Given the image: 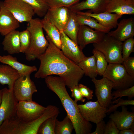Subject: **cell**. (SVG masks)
<instances>
[{
	"label": "cell",
	"instance_id": "obj_18",
	"mask_svg": "<svg viewBox=\"0 0 134 134\" xmlns=\"http://www.w3.org/2000/svg\"><path fill=\"white\" fill-rule=\"evenodd\" d=\"M114 31L107 34L118 40L122 42L134 35V19L133 18L124 19L117 24Z\"/></svg>",
	"mask_w": 134,
	"mask_h": 134
},
{
	"label": "cell",
	"instance_id": "obj_26",
	"mask_svg": "<svg viewBox=\"0 0 134 134\" xmlns=\"http://www.w3.org/2000/svg\"><path fill=\"white\" fill-rule=\"evenodd\" d=\"M86 76L92 79L96 78L98 75L96 61L93 55L86 57L78 64Z\"/></svg>",
	"mask_w": 134,
	"mask_h": 134
},
{
	"label": "cell",
	"instance_id": "obj_19",
	"mask_svg": "<svg viewBox=\"0 0 134 134\" xmlns=\"http://www.w3.org/2000/svg\"><path fill=\"white\" fill-rule=\"evenodd\" d=\"M105 12L121 15L134 14V0H108Z\"/></svg>",
	"mask_w": 134,
	"mask_h": 134
},
{
	"label": "cell",
	"instance_id": "obj_4",
	"mask_svg": "<svg viewBox=\"0 0 134 134\" xmlns=\"http://www.w3.org/2000/svg\"><path fill=\"white\" fill-rule=\"evenodd\" d=\"M27 29L30 32L31 39L30 46L25 53L26 59L29 61L38 59L49 44L44 35L41 20L38 18L32 19L28 22Z\"/></svg>",
	"mask_w": 134,
	"mask_h": 134
},
{
	"label": "cell",
	"instance_id": "obj_13",
	"mask_svg": "<svg viewBox=\"0 0 134 134\" xmlns=\"http://www.w3.org/2000/svg\"><path fill=\"white\" fill-rule=\"evenodd\" d=\"M60 32L62 43L61 49L62 52L67 57L78 64L86 57L82 50L63 31Z\"/></svg>",
	"mask_w": 134,
	"mask_h": 134
},
{
	"label": "cell",
	"instance_id": "obj_16",
	"mask_svg": "<svg viewBox=\"0 0 134 134\" xmlns=\"http://www.w3.org/2000/svg\"><path fill=\"white\" fill-rule=\"evenodd\" d=\"M121 111H115L109 117L119 130L130 129L134 131V112H130L125 106H122Z\"/></svg>",
	"mask_w": 134,
	"mask_h": 134
},
{
	"label": "cell",
	"instance_id": "obj_31",
	"mask_svg": "<svg viewBox=\"0 0 134 134\" xmlns=\"http://www.w3.org/2000/svg\"><path fill=\"white\" fill-rule=\"evenodd\" d=\"M92 53L96 60L98 75L102 76L108 66V62L104 54L94 48Z\"/></svg>",
	"mask_w": 134,
	"mask_h": 134
},
{
	"label": "cell",
	"instance_id": "obj_34",
	"mask_svg": "<svg viewBox=\"0 0 134 134\" xmlns=\"http://www.w3.org/2000/svg\"><path fill=\"white\" fill-rule=\"evenodd\" d=\"M134 39L133 37L129 38L124 41L122 45V56L123 60L130 57L134 51Z\"/></svg>",
	"mask_w": 134,
	"mask_h": 134
},
{
	"label": "cell",
	"instance_id": "obj_10",
	"mask_svg": "<svg viewBox=\"0 0 134 134\" xmlns=\"http://www.w3.org/2000/svg\"><path fill=\"white\" fill-rule=\"evenodd\" d=\"M13 91L18 101L33 100V94L37 92L35 84L30 75L20 76L14 82Z\"/></svg>",
	"mask_w": 134,
	"mask_h": 134
},
{
	"label": "cell",
	"instance_id": "obj_35",
	"mask_svg": "<svg viewBox=\"0 0 134 134\" xmlns=\"http://www.w3.org/2000/svg\"><path fill=\"white\" fill-rule=\"evenodd\" d=\"M49 8L66 7L69 8L78 3L80 0H45Z\"/></svg>",
	"mask_w": 134,
	"mask_h": 134
},
{
	"label": "cell",
	"instance_id": "obj_41",
	"mask_svg": "<svg viewBox=\"0 0 134 134\" xmlns=\"http://www.w3.org/2000/svg\"><path fill=\"white\" fill-rule=\"evenodd\" d=\"M78 85L79 90L84 97H85L88 100L93 99L94 96L93 90L83 84H78Z\"/></svg>",
	"mask_w": 134,
	"mask_h": 134
},
{
	"label": "cell",
	"instance_id": "obj_30",
	"mask_svg": "<svg viewBox=\"0 0 134 134\" xmlns=\"http://www.w3.org/2000/svg\"><path fill=\"white\" fill-rule=\"evenodd\" d=\"M30 5L39 17H44L49 7L45 0H23Z\"/></svg>",
	"mask_w": 134,
	"mask_h": 134
},
{
	"label": "cell",
	"instance_id": "obj_5",
	"mask_svg": "<svg viewBox=\"0 0 134 134\" xmlns=\"http://www.w3.org/2000/svg\"><path fill=\"white\" fill-rule=\"evenodd\" d=\"M122 42L105 34L99 42L93 43L94 48L101 52L109 63L122 64Z\"/></svg>",
	"mask_w": 134,
	"mask_h": 134
},
{
	"label": "cell",
	"instance_id": "obj_14",
	"mask_svg": "<svg viewBox=\"0 0 134 134\" xmlns=\"http://www.w3.org/2000/svg\"><path fill=\"white\" fill-rule=\"evenodd\" d=\"M70 10L66 7L49 8L44 18L53 24L60 32L63 31L69 19Z\"/></svg>",
	"mask_w": 134,
	"mask_h": 134
},
{
	"label": "cell",
	"instance_id": "obj_38",
	"mask_svg": "<svg viewBox=\"0 0 134 134\" xmlns=\"http://www.w3.org/2000/svg\"><path fill=\"white\" fill-rule=\"evenodd\" d=\"M122 64L127 72L134 77V57H129L124 60Z\"/></svg>",
	"mask_w": 134,
	"mask_h": 134
},
{
	"label": "cell",
	"instance_id": "obj_20",
	"mask_svg": "<svg viewBox=\"0 0 134 134\" xmlns=\"http://www.w3.org/2000/svg\"><path fill=\"white\" fill-rule=\"evenodd\" d=\"M76 13L86 15L93 18L101 25L110 30L112 28L116 27L118 20L122 16L116 13L112 14L105 12L99 13H94L80 11L77 12Z\"/></svg>",
	"mask_w": 134,
	"mask_h": 134
},
{
	"label": "cell",
	"instance_id": "obj_7",
	"mask_svg": "<svg viewBox=\"0 0 134 134\" xmlns=\"http://www.w3.org/2000/svg\"><path fill=\"white\" fill-rule=\"evenodd\" d=\"M46 108L47 107L33 100L19 101L17 105L16 116L24 121H34L42 115Z\"/></svg>",
	"mask_w": 134,
	"mask_h": 134
},
{
	"label": "cell",
	"instance_id": "obj_39",
	"mask_svg": "<svg viewBox=\"0 0 134 134\" xmlns=\"http://www.w3.org/2000/svg\"><path fill=\"white\" fill-rule=\"evenodd\" d=\"M119 131L114 121L110 119L106 124L104 134H119Z\"/></svg>",
	"mask_w": 134,
	"mask_h": 134
},
{
	"label": "cell",
	"instance_id": "obj_44",
	"mask_svg": "<svg viewBox=\"0 0 134 134\" xmlns=\"http://www.w3.org/2000/svg\"><path fill=\"white\" fill-rule=\"evenodd\" d=\"M2 96V90H0V105L1 102Z\"/></svg>",
	"mask_w": 134,
	"mask_h": 134
},
{
	"label": "cell",
	"instance_id": "obj_17",
	"mask_svg": "<svg viewBox=\"0 0 134 134\" xmlns=\"http://www.w3.org/2000/svg\"><path fill=\"white\" fill-rule=\"evenodd\" d=\"M19 22L0 2V33L4 36L20 27Z\"/></svg>",
	"mask_w": 134,
	"mask_h": 134
},
{
	"label": "cell",
	"instance_id": "obj_23",
	"mask_svg": "<svg viewBox=\"0 0 134 134\" xmlns=\"http://www.w3.org/2000/svg\"><path fill=\"white\" fill-rule=\"evenodd\" d=\"M20 32L16 30L9 32L5 36L2 42L4 50L10 54L20 52Z\"/></svg>",
	"mask_w": 134,
	"mask_h": 134
},
{
	"label": "cell",
	"instance_id": "obj_29",
	"mask_svg": "<svg viewBox=\"0 0 134 134\" xmlns=\"http://www.w3.org/2000/svg\"><path fill=\"white\" fill-rule=\"evenodd\" d=\"M74 129L72 122L67 115L62 121H59L56 119L55 125V134H71Z\"/></svg>",
	"mask_w": 134,
	"mask_h": 134
},
{
	"label": "cell",
	"instance_id": "obj_24",
	"mask_svg": "<svg viewBox=\"0 0 134 134\" xmlns=\"http://www.w3.org/2000/svg\"><path fill=\"white\" fill-rule=\"evenodd\" d=\"M20 76L18 72L10 66L0 64V84H7L9 89H12L15 81Z\"/></svg>",
	"mask_w": 134,
	"mask_h": 134
},
{
	"label": "cell",
	"instance_id": "obj_25",
	"mask_svg": "<svg viewBox=\"0 0 134 134\" xmlns=\"http://www.w3.org/2000/svg\"><path fill=\"white\" fill-rule=\"evenodd\" d=\"M43 29L54 44L59 49H61L62 41L61 33L58 29L52 23L44 18L41 20Z\"/></svg>",
	"mask_w": 134,
	"mask_h": 134
},
{
	"label": "cell",
	"instance_id": "obj_36",
	"mask_svg": "<svg viewBox=\"0 0 134 134\" xmlns=\"http://www.w3.org/2000/svg\"><path fill=\"white\" fill-rule=\"evenodd\" d=\"M112 103H116L115 104L110 105L107 108L106 113H111L114 111L116 110L117 108L120 106H127L128 105H134V100H124L121 98L112 101Z\"/></svg>",
	"mask_w": 134,
	"mask_h": 134
},
{
	"label": "cell",
	"instance_id": "obj_8",
	"mask_svg": "<svg viewBox=\"0 0 134 134\" xmlns=\"http://www.w3.org/2000/svg\"><path fill=\"white\" fill-rule=\"evenodd\" d=\"M2 3L20 23H28L35 14L32 7L23 0H4Z\"/></svg>",
	"mask_w": 134,
	"mask_h": 134
},
{
	"label": "cell",
	"instance_id": "obj_1",
	"mask_svg": "<svg viewBox=\"0 0 134 134\" xmlns=\"http://www.w3.org/2000/svg\"><path fill=\"white\" fill-rule=\"evenodd\" d=\"M46 37L49 45L39 58L40 66L34 77L43 78L56 75L63 79L69 88L78 85L84 74L83 71L77 64L65 56L48 37Z\"/></svg>",
	"mask_w": 134,
	"mask_h": 134
},
{
	"label": "cell",
	"instance_id": "obj_11",
	"mask_svg": "<svg viewBox=\"0 0 134 134\" xmlns=\"http://www.w3.org/2000/svg\"><path fill=\"white\" fill-rule=\"evenodd\" d=\"M94 84L95 94L97 100L103 107L107 108L112 103L113 96L112 90L113 87L112 83L105 77L100 79L96 78L92 79Z\"/></svg>",
	"mask_w": 134,
	"mask_h": 134
},
{
	"label": "cell",
	"instance_id": "obj_21",
	"mask_svg": "<svg viewBox=\"0 0 134 134\" xmlns=\"http://www.w3.org/2000/svg\"><path fill=\"white\" fill-rule=\"evenodd\" d=\"M108 0H85L69 7L70 10L76 13L88 9V12L99 13L105 11V7Z\"/></svg>",
	"mask_w": 134,
	"mask_h": 134
},
{
	"label": "cell",
	"instance_id": "obj_32",
	"mask_svg": "<svg viewBox=\"0 0 134 134\" xmlns=\"http://www.w3.org/2000/svg\"><path fill=\"white\" fill-rule=\"evenodd\" d=\"M58 115L49 118L43 121L38 128L37 134H55V121Z\"/></svg>",
	"mask_w": 134,
	"mask_h": 134
},
{
	"label": "cell",
	"instance_id": "obj_2",
	"mask_svg": "<svg viewBox=\"0 0 134 134\" xmlns=\"http://www.w3.org/2000/svg\"><path fill=\"white\" fill-rule=\"evenodd\" d=\"M47 87L60 99L67 115L72 121L76 134H90L92 125L82 116L77 102L69 95L66 83L60 77L49 75L44 78Z\"/></svg>",
	"mask_w": 134,
	"mask_h": 134
},
{
	"label": "cell",
	"instance_id": "obj_43",
	"mask_svg": "<svg viewBox=\"0 0 134 134\" xmlns=\"http://www.w3.org/2000/svg\"><path fill=\"white\" fill-rule=\"evenodd\" d=\"M119 134H134V131L130 129H127L120 131Z\"/></svg>",
	"mask_w": 134,
	"mask_h": 134
},
{
	"label": "cell",
	"instance_id": "obj_15",
	"mask_svg": "<svg viewBox=\"0 0 134 134\" xmlns=\"http://www.w3.org/2000/svg\"><path fill=\"white\" fill-rule=\"evenodd\" d=\"M105 34L99 31L94 30L87 26L80 25L77 35L78 44L83 50L88 44L99 42Z\"/></svg>",
	"mask_w": 134,
	"mask_h": 134
},
{
	"label": "cell",
	"instance_id": "obj_28",
	"mask_svg": "<svg viewBox=\"0 0 134 134\" xmlns=\"http://www.w3.org/2000/svg\"><path fill=\"white\" fill-rule=\"evenodd\" d=\"M76 17L80 25H85L96 30L105 34L107 33L110 31L109 29L101 25L95 19L89 16L76 14Z\"/></svg>",
	"mask_w": 134,
	"mask_h": 134
},
{
	"label": "cell",
	"instance_id": "obj_9",
	"mask_svg": "<svg viewBox=\"0 0 134 134\" xmlns=\"http://www.w3.org/2000/svg\"><path fill=\"white\" fill-rule=\"evenodd\" d=\"M2 96L0 105V126L4 120L16 116L18 100L15 97L13 88L2 89Z\"/></svg>",
	"mask_w": 134,
	"mask_h": 134
},
{
	"label": "cell",
	"instance_id": "obj_40",
	"mask_svg": "<svg viewBox=\"0 0 134 134\" xmlns=\"http://www.w3.org/2000/svg\"><path fill=\"white\" fill-rule=\"evenodd\" d=\"M78 85L74 86L69 88L71 92V96L74 99V100L76 102L78 101L84 102L86 99L84 98L81 93Z\"/></svg>",
	"mask_w": 134,
	"mask_h": 134
},
{
	"label": "cell",
	"instance_id": "obj_37",
	"mask_svg": "<svg viewBox=\"0 0 134 134\" xmlns=\"http://www.w3.org/2000/svg\"><path fill=\"white\" fill-rule=\"evenodd\" d=\"M112 100H115L118 97H127L131 99L134 97V85L126 89L116 90L112 93Z\"/></svg>",
	"mask_w": 134,
	"mask_h": 134
},
{
	"label": "cell",
	"instance_id": "obj_22",
	"mask_svg": "<svg viewBox=\"0 0 134 134\" xmlns=\"http://www.w3.org/2000/svg\"><path fill=\"white\" fill-rule=\"evenodd\" d=\"M0 62L8 65L17 70L20 76H26L37 70L35 66H30L19 62L15 57L8 55H0Z\"/></svg>",
	"mask_w": 134,
	"mask_h": 134
},
{
	"label": "cell",
	"instance_id": "obj_33",
	"mask_svg": "<svg viewBox=\"0 0 134 134\" xmlns=\"http://www.w3.org/2000/svg\"><path fill=\"white\" fill-rule=\"evenodd\" d=\"M20 52L25 53L29 49L31 44V37L29 31L27 29L20 32Z\"/></svg>",
	"mask_w": 134,
	"mask_h": 134
},
{
	"label": "cell",
	"instance_id": "obj_3",
	"mask_svg": "<svg viewBox=\"0 0 134 134\" xmlns=\"http://www.w3.org/2000/svg\"><path fill=\"white\" fill-rule=\"evenodd\" d=\"M40 117L33 121L21 120L16 116L4 120L0 126V134H37L41 124L48 118L59 115V108L55 106L49 105Z\"/></svg>",
	"mask_w": 134,
	"mask_h": 134
},
{
	"label": "cell",
	"instance_id": "obj_27",
	"mask_svg": "<svg viewBox=\"0 0 134 134\" xmlns=\"http://www.w3.org/2000/svg\"><path fill=\"white\" fill-rule=\"evenodd\" d=\"M76 13L70 10L69 20L63 31L70 38L78 44L77 35L80 25L76 19Z\"/></svg>",
	"mask_w": 134,
	"mask_h": 134
},
{
	"label": "cell",
	"instance_id": "obj_42",
	"mask_svg": "<svg viewBox=\"0 0 134 134\" xmlns=\"http://www.w3.org/2000/svg\"><path fill=\"white\" fill-rule=\"evenodd\" d=\"M96 124V128L95 131L91 132L90 134H104L106 124L102 120Z\"/></svg>",
	"mask_w": 134,
	"mask_h": 134
},
{
	"label": "cell",
	"instance_id": "obj_12",
	"mask_svg": "<svg viewBox=\"0 0 134 134\" xmlns=\"http://www.w3.org/2000/svg\"><path fill=\"white\" fill-rule=\"evenodd\" d=\"M80 112L86 121L96 124L106 115L107 108L103 107L98 101H90L83 104H78Z\"/></svg>",
	"mask_w": 134,
	"mask_h": 134
},
{
	"label": "cell",
	"instance_id": "obj_6",
	"mask_svg": "<svg viewBox=\"0 0 134 134\" xmlns=\"http://www.w3.org/2000/svg\"><path fill=\"white\" fill-rule=\"evenodd\" d=\"M113 84L116 90L127 88L134 85V77L127 71L121 64L109 63L102 75Z\"/></svg>",
	"mask_w": 134,
	"mask_h": 134
}]
</instances>
